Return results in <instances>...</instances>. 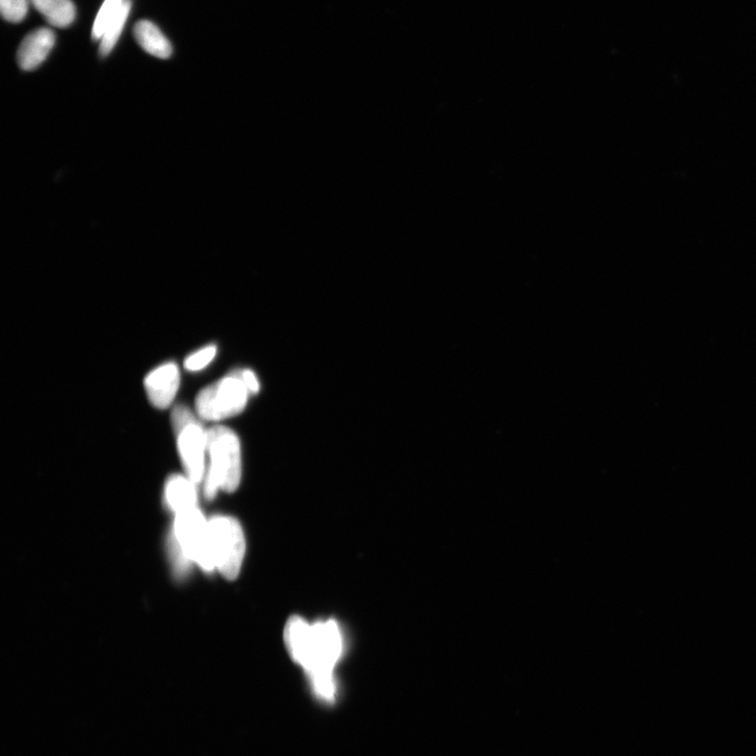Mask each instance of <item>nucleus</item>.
I'll list each match as a JSON object with an SVG mask.
<instances>
[{
  "label": "nucleus",
  "instance_id": "1",
  "mask_svg": "<svg viewBox=\"0 0 756 756\" xmlns=\"http://www.w3.org/2000/svg\"><path fill=\"white\" fill-rule=\"evenodd\" d=\"M285 643L290 657L305 671L311 689L320 701L331 704L338 697L335 667L344 651L341 628L333 620L310 624L292 617L285 627Z\"/></svg>",
  "mask_w": 756,
  "mask_h": 756
},
{
  "label": "nucleus",
  "instance_id": "13",
  "mask_svg": "<svg viewBox=\"0 0 756 756\" xmlns=\"http://www.w3.org/2000/svg\"><path fill=\"white\" fill-rule=\"evenodd\" d=\"M123 4V0H105L95 19L92 36L95 40L101 39L107 31L111 21L117 15Z\"/></svg>",
  "mask_w": 756,
  "mask_h": 756
},
{
  "label": "nucleus",
  "instance_id": "8",
  "mask_svg": "<svg viewBox=\"0 0 756 756\" xmlns=\"http://www.w3.org/2000/svg\"><path fill=\"white\" fill-rule=\"evenodd\" d=\"M55 45V35L50 29H39L30 33L21 42L18 50V63L24 71H33L51 53Z\"/></svg>",
  "mask_w": 756,
  "mask_h": 756
},
{
  "label": "nucleus",
  "instance_id": "4",
  "mask_svg": "<svg viewBox=\"0 0 756 756\" xmlns=\"http://www.w3.org/2000/svg\"><path fill=\"white\" fill-rule=\"evenodd\" d=\"M210 545L215 571L225 579H236L245 557L246 541L239 521L229 516L209 519Z\"/></svg>",
  "mask_w": 756,
  "mask_h": 756
},
{
  "label": "nucleus",
  "instance_id": "10",
  "mask_svg": "<svg viewBox=\"0 0 756 756\" xmlns=\"http://www.w3.org/2000/svg\"><path fill=\"white\" fill-rule=\"evenodd\" d=\"M134 36L141 48L161 59L170 58L173 48L159 28L149 20H141L134 28Z\"/></svg>",
  "mask_w": 756,
  "mask_h": 756
},
{
  "label": "nucleus",
  "instance_id": "5",
  "mask_svg": "<svg viewBox=\"0 0 756 756\" xmlns=\"http://www.w3.org/2000/svg\"><path fill=\"white\" fill-rule=\"evenodd\" d=\"M172 424L187 477L199 483L204 479L207 468V430L203 429L192 410L185 406H177L173 410Z\"/></svg>",
  "mask_w": 756,
  "mask_h": 756
},
{
  "label": "nucleus",
  "instance_id": "12",
  "mask_svg": "<svg viewBox=\"0 0 756 756\" xmlns=\"http://www.w3.org/2000/svg\"><path fill=\"white\" fill-rule=\"evenodd\" d=\"M132 9L131 0H123V4L119 9L117 15L111 21L107 31L104 32L101 38V44L99 48V54L101 57H107L115 48L121 33L123 31L126 20H128Z\"/></svg>",
  "mask_w": 756,
  "mask_h": 756
},
{
  "label": "nucleus",
  "instance_id": "2",
  "mask_svg": "<svg viewBox=\"0 0 756 756\" xmlns=\"http://www.w3.org/2000/svg\"><path fill=\"white\" fill-rule=\"evenodd\" d=\"M207 456L205 496L213 498L219 491L235 492L242 479V449L237 434L223 426L207 430Z\"/></svg>",
  "mask_w": 756,
  "mask_h": 756
},
{
  "label": "nucleus",
  "instance_id": "3",
  "mask_svg": "<svg viewBox=\"0 0 756 756\" xmlns=\"http://www.w3.org/2000/svg\"><path fill=\"white\" fill-rule=\"evenodd\" d=\"M250 391L237 371L204 388L196 398V411L208 422L235 417L247 406Z\"/></svg>",
  "mask_w": 756,
  "mask_h": 756
},
{
  "label": "nucleus",
  "instance_id": "14",
  "mask_svg": "<svg viewBox=\"0 0 756 756\" xmlns=\"http://www.w3.org/2000/svg\"><path fill=\"white\" fill-rule=\"evenodd\" d=\"M0 11L10 23H20L27 15L28 0H0Z\"/></svg>",
  "mask_w": 756,
  "mask_h": 756
},
{
  "label": "nucleus",
  "instance_id": "16",
  "mask_svg": "<svg viewBox=\"0 0 756 756\" xmlns=\"http://www.w3.org/2000/svg\"><path fill=\"white\" fill-rule=\"evenodd\" d=\"M238 374L242 378L244 384L248 388L251 394H257L259 393L261 389L260 382L258 380V376L254 371L248 370V369H241L237 370Z\"/></svg>",
  "mask_w": 756,
  "mask_h": 756
},
{
  "label": "nucleus",
  "instance_id": "15",
  "mask_svg": "<svg viewBox=\"0 0 756 756\" xmlns=\"http://www.w3.org/2000/svg\"><path fill=\"white\" fill-rule=\"evenodd\" d=\"M217 355L216 346H207L189 355L184 366L188 371H200L212 363Z\"/></svg>",
  "mask_w": 756,
  "mask_h": 756
},
{
  "label": "nucleus",
  "instance_id": "11",
  "mask_svg": "<svg viewBox=\"0 0 756 756\" xmlns=\"http://www.w3.org/2000/svg\"><path fill=\"white\" fill-rule=\"evenodd\" d=\"M32 3L54 27L67 28L75 20L76 8L72 0H32Z\"/></svg>",
  "mask_w": 756,
  "mask_h": 756
},
{
  "label": "nucleus",
  "instance_id": "7",
  "mask_svg": "<svg viewBox=\"0 0 756 756\" xmlns=\"http://www.w3.org/2000/svg\"><path fill=\"white\" fill-rule=\"evenodd\" d=\"M145 391L151 404L157 409L170 407L180 386L179 368L174 363H166L145 377Z\"/></svg>",
  "mask_w": 756,
  "mask_h": 756
},
{
  "label": "nucleus",
  "instance_id": "9",
  "mask_svg": "<svg viewBox=\"0 0 756 756\" xmlns=\"http://www.w3.org/2000/svg\"><path fill=\"white\" fill-rule=\"evenodd\" d=\"M196 483L187 476L174 475L165 485V499L176 514L197 508Z\"/></svg>",
  "mask_w": 756,
  "mask_h": 756
},
{
  "label": "nucleus",
  "instance_id": "6",
  "mask_svg": "<svg viewBox=\"0 0 756 756\" xmlns=\"http://www.w3.org/2000/svg\"><path fill=\"white\" fill-rule=\"evenodd\" d=\"M175 534L184 558L195 562L205 572L215 571L209 520L198 508L176 514Z\"/></svg>",
  "mask_w": 756,
  "mask_h": 756
}]
</instances>
